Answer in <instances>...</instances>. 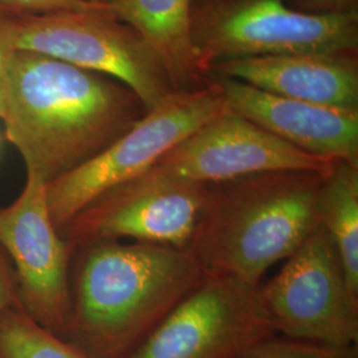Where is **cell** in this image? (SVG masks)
Returning a JSON list of instances; mask_svg holds the SVG:
<instances>
[{"instance_id": "obj_1", "label": "cell", "mask_w": 358, "mask_h": 358, "mask_svg": "<svg viewBox=\"0 0 358 358\" xmlns=\"http://www.w3.org/2000/svg\"><path fill=\"white\" fill-rule=\"evenodd\" d=\"M146 113L136 93L112 77L13 50L3 121L27 176L48 185L101 153Z\"/></svg>"}, {"instance_id": "obj_2", "label": "cell", "mask_w": 358, "mask_h": 358, "mask_svg": "<svg viewBox=\"0 0 358 358\" xmlns=\"http://www.w3.org/2000/svg\"><path fill=\"white\" fill-rule=\"evenodd\" d=\"M189 250L101 242L83 247L60 336L88 358H128L203 280Z\"/></svg>"}, {"instance_id": "obj_3", "label": "cell", "mask_w": 358, "mask_h": 358, "mask_svg": "<svg viewBox=\"0 0 358 358\" xmlns=\"http://www.w3.org/2000/svg\"><path fill=\"white\" fill-rule=\"evenodd\" d=\"M325 176L279 170L208 183L207 205L187 250L205 275L260 285L264 273L317 227Z\"/></svg>"}, {"instance_id": "obj_4", "label": "cell", "mask_w": 358, "mask_h": 358, "mask_svg": "<svg viewBox=\"0 0 358 358\" xmlns=\"http://www.w3.org/2000/svg\"><path fill=\"white\" fill-rule=\"evenodd\" d=\"M0 34L13 50L115 78L136 93L148 112L176 93L155 52L106 3L84 11L8 17L0 20Z\"/></svg>"}, {"instance_id": "obj_5", "label": "cell", "mask_w": 358, "mask_h": 358, "mask_svg": "<svg viewBox=\"0 0 358 358\" xmlns=\"http://www.w3.org/2000/svg\"><path fill=\"white\" fill-rule=\"evenodd\" d=\"M192 45L207 78L214 65L227 60L358 51V13L309 15L285 0H199L192 15Z\"/></svg>"}, {"instance_id": "obj_6", "label": "cell", "mask_w": 358, "mask_h": 358, "mask_svg": "<svg viewBox=\"0 0 358 358\" xmlns=\"http://www.w3.org/2000/svg\"><path fill=\"white\" fill-rule=\"evenodd\" d=\"M229 109L220 85L210 78L199 90L176 92L88 162L47 185L53 224H65L103 192L136 178L196 129Z\"/></svg>"}, {"instance_id": "obj_7", "label": "cell", "mask_w": 358, "mask_h": 358, "mask_svg": "<svg viewBox=\"0 0 358 358\" xmlns=\"http://www.w3.org/2000/svg\"><path fill=\"white\" fill-rule=\"evenodd\" d=\"M207 199L208 185L152 166L99 195L59 232L75 250L121 239L187 250Z\"/></svg>"}, {"instance_id": "obj_8", "label": "cell", "mask_w": 358, "mask_h": 358, "mask_svg": "<svg viewBox=\"0 0 358 358\" xmlns=\"http://www.w3.org/2000/svg\"><path fill=\"white\" fill-rule=\"evenodd\" d=\"M259 296L275 334L324 345H357L358 297L349 291L336 247L319 224L280 272L259 285Z\"/></svg>"}, {"instance_id": "obj_9", "label": "cell", "mask_w": 358, "mask_h": 358, "mask_svg": "<svg viewBox=\"0 0 358 358\" xmlns=\"http://www.w3.org/2000/svg\"><path fill=\"white\" fill-rule=\"evenodd\" d=\"M272 334L259 285L205 275L128 358H243Z\"/></svg>"}, {"instance_id": "obj_10", "label": "cell", "mask_w": 358, "mask_h": 358, "mask_svg": "<svg viewBox=\"0 0 358 358\" xmlns=\"http://www.w3.org/2000/svg\"><path fill=\"white\" fill-rule=\"evenodd\" d=\"M0 248L13 266L19 304L47 331L63 334L71 316V259L75 248L52 220L47 183L27 176L11 205L0 208Z\"/></svg>"}, {"instance_id": "obj_11", "label": "cell", "mask_w": 358, "mask_h": 358, "mask_svg": "<svg viewBox=\"0 0 358 358\" xmlns=\"http://www.w3.org/2000/svg\"><path fill=\"white\" fill-rule=\"evenodd\" d=\"M336 162L301 152L229 108L179 142L154 167L208 185L279 170L328 174Z\"/></svg>"}, {"instance_id": "obj_12", "label": "cell", "mask_w": 358, "mask_h": 358, "mask_svg": "<svg viewBox=\"0 0 358 358\" xmlns=\"http://www.w3.org/2000/svg\"><path fill=\"white\" fill-rule=\"evenodd\" d=\"M210 78L220 85L234 113L304 153L358 166V110L287 99L231 78Z\"/></svg>"}, {"instance_id": "obj_13", "label": "cell", "mask_w": 358, "mask_h": 358, "mask_svg": "<svg viewBox=\"0 0 358 358\" xmlns=\"http://www.w3.org/2000/svg\"><path fill=\"white\" fill-rule=\"evenodd\" d=\"M210 77L236 80L287 99L358 110V51L355 50L227 60L214 65Z\"/></svg>"}, {"instance_id": "obj_14", "label": "cell", "mask_w": 358, "mask_h": 358, "mask_svg": "<svg viewBox=\"0 0 358 358\" xmlns=\"http://www.w3.org/2000/svg\"><path fill=\"white\" fill-rule=\"evenodd\" d=\"M199 0H108L106 7L141 35L166 68L176 92L208 84L192 45V15Z\"/></svg>"}, {"instance_id": "obj_15", "label": "cell", "mask_w": 358, "mask_h": 358, "mask_svg": "<svg viewBox=\"0 0 358 358\" xmlns=\"http://www.w3.org/2000/svg\"><path fill=\"white\" fill-rule=\"evenodd\" d=\"M316 217L336 247L349 291L358 297V166L336 162L321 183Z\"/></svg>"}, {"instance_id": "obj_16", "label": "cell", "mask_w": 358, "mask_h": 358, "mask_svg": "<svg viewBox=\"0 0 358 358\" xmlns=\"http://www.w3.org/2000/svg\"><path fill=\"white\" fill-rule=\"evenodd\" d=\"M0 358H88L32 320L19 303L0 313Z\"/></svg>"}, {"instance_id": "obj_17", "label": "cell", "mask_w": 358, "mask_h": 358, "mask_svg": "<svg viewBox=\"0 0 358 358\" xmlns=\"http://www.w3.org/2000/svg\"><path fill=\"white\" fill-rule=\"evenodd\" d=\"M243 358H358V346H332L272 334L252 346Z\"/></svg>"}, {"instance_id": "obj_18", "label": "cell", "mask_w": 358, "mask_h": 358, "mask_svg": "<svg viewBox=\"0 0 358 358\" xmlns=\"http://www.w3.org/2000/svg\"><path fill=\"white\" fill-rule=\"evenodd\" d=\"M0 6L7 11L13 10L31 15L84 11L101 8V0H0Z\"/></svg>"}, {"instance_id": "obj_19", "label": "cell", "mask_w": 358, "mask_h": 358, "mask_svg": "<svg viewBox=\"0 0 358 358\" xmlns=\"http://www.w3.org/2000/svg\"><path fill=\"white\" fill-rule=\"evenodd\" d=\"M291 8L319 16L358 13V0H285Z\"/></svg>"}, {"instance_id": "obj_20", "label": "cell", "mask_w": 358, "mask_h": 358, "mask_svg": "<svg viewBox=\"0 0 358 358\" xmlns=\"http://www.w3.org/2000/svg\"><path fill=\"white\" fill-rule=\"evenodd\" d=\"M16 303H19V299L13 266L0 248V313Z\"/></svg>"}, {"instance_id": "obj_21", "label": "cell", "mask_w": 358, "mask_h": 358, "mask_svg": "<svg viewBox=\"0 0 358 358\" xmlns=\"http://www.w3.org/2000/svg\"><path fill=\"white\" fill-rule=\"evenodd\" d=\"M13 50L7 40L0 34V118L3 120L7 109V93H8V71L10 60Z\"/></svg>"}, {"instance_id": "obj_22", "label": "cell", "mask_w": 358, "mask_h": 358, "mask_svg": "<svg viewBox=\"0 0 358 358\" xmlns=\"http://www.w3.org/2000/svg\"><path fill=\"white\" fill-rule=\"evenodd\" d=\"M4 19H8V13L0 6V20H4Z\"/></svg>"}, {"instance_id": "obj_23", "label": "cell", "mask_w": 358, "mask_h": 358, "mask_svg": "<svg viewBox=\"0 0 358 358\" xmlns=\"http://www.w3.org/2000/svg\"><path fill=\"white\" fill-rule=\"evenodd\" d=\"M101 1H108V0H101Z\"/></svg>"}]
</instances>
